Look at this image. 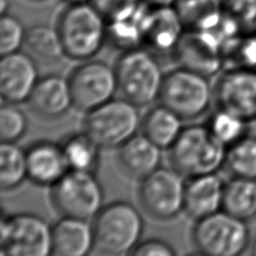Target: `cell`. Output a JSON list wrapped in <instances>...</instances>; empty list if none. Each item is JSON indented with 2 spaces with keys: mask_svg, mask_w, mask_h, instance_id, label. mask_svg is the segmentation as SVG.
Here are the masks:
<instances>
[{
  "mask_svg": "<svg viewBox=\"0 0 256 256\" xmlns=\"http://www.w3.org/2000/svg\"><path fill=\"white\" fill-rule=\"evenodd\" d=\"M66 58L91 60L102 51L107 38V20L92 4H68L56 22Z\"/></svg>",
  "mask_w": 256,
  "mask_h": 256,
  "instance_id": "obj_1",
  "label": "cell"
},
{
  "mask_svg": "<svg viewBox=\"0 0 256 256\" xmlns=\"http://www.w3.org/2000/svg\"><path fill=\"white\" fill-rule=\"evenodd\" d=\"M118 92L136 106H148L160 98L166 74L158 56L145 48L124 51L115 64Z\"/></svg>",
  "mask_w": 256,
  "mask_h": 256,
  "instance_id": "obj_2",
  "label": "cell"
},
{
  "mask_svg": "<svg viewBox=\"0 0 256 256\" xmlns=\"http://www.w3.org/2000/svg\"><path fill=\"white\" fill-rule=\"evenodd\" d=\"M228 146L209 130L207 125L184 126L170 150L171 166L184 176L218 172L225 166Z\"/></svg>",
  "mask_w": 256,
  "mask_h": 256,
  "instance_id": "obj_3",
  "label": "cell"
},
{
  "mask_svg": "<svg viewBox=\"0 0 256 256\" xmlns=\"http://www.w3.org/2000/svg\"><path fill=\"white\" fill-rule=\"evenodd\" d=\"M96 250L106 255L130 254L140 242L145 222L140 210L127 201L104 206L92 222Z\"/></svg>",
  "mask_w": 256,
  "mask_h": 256,
  "instance_id": "obj_4",
  "label": "cell"
},
{
  "mask_svg": "<svg viewBox=\"0 0 256 256\" xmlns=\"http://www.w3.org/2000/svg\"><path fill=\"white\" fill-rule=\"evenodd\" d=\"M138 108L125 98H114L86 112L84 130L102 150H118L140 128Z\"/></svg>",
  "mask_w": 256,
  "mask_h": 256,
  "instance_id": "obj_5",
  "label": "cell"
},
{
  "mask_svg": "<svg viewBox=\"0 0 256 256\" xmlns=\"http://www.w3.org/2000/svg\"><path fill=\"white\" fill-rule=\"evenodd\" d=\"M191 237L196 252L208 256H238L250 244L248 222L225 210L196 220Z\"/></svg>",
  "mask_w": 256,
  "mask_h": 256,
  "instance_id": "obj_6",
  "label": "cell"
},
{
  "mask_svg": "<svg viewBox=\"0 0 256 256\" xmlns=\"http://www.w3.org/2000/svg\"><path fill=\"white\" fill-rule=\"evenodd\" d=\"M210 78L178 66L164 78L158 102L176 112L184 120H194L208 112L214 102Z\"/></svg>",
  "mask_w": 256,
  "mask_h": 256,
  "instance_id": "obj_7",
  "label": "cell"
},
{
  "mask_svg": "<svg viewBox=\"0 0 256 256\" xmlns=\"http://www.w3.org/2000/svg\"><path fill=\"white\" fill-rule=\"evenodd\" d=\"M2 256H48L53 254L52 226L38 214L20 212L2 216L0 222Z\"/></svg>",
  "mask_w": 256,
  "mask_h": 256,
  "instance_id": "obj_8",
  "label": "cell"
},
{
  "mask_svg": "<svg viewBox=\"0 0 256 256\" xmlns=\"http://www.w3.org/2000/svg\"><path fill=\"white\" fill-rule=\"evenodd\" d=\"M186 179L174 168L160 166L137 189L142 209L156 220H171L184 212Z\"/></svg>",
  "mask_w": 256,
  "mask_h": 256,
  "instance_id": "obj_9",
  "label": "cell"
},
{
  "mask_svg": "<svg viewBox=\"0 0 256 256\" xmlns=\"http://www.w3.org/2000/svg\"><path fill=\"white\" fill-rule=\"evenodd\" d=\"M104 199L102 186L92 172L70 170L51 186L52 204L61 216L94 220Z\"/></svg>",
  "mask_w": 256,
  "mask_h": 256,
  "instance_id": "obj_10",
  "label": "cell"
},
{
  "mask_svg": "<svg viewBox=\"0 0 256 256\" xmlns=\"http://www.w3.org/2000/svg\"><path fill=\"white\" fill-rule=\"evenodd\" d=\"M68 82L74 108L84 112L108 102L118 92L115 66L104 61H82L71 71Z\"/></svg>",
  "mask_w": 256,
  "mask_h": 256,
  "instance_id": "obj_11",
  "label": "cell"
},
{
  "mask_svg": "<svg viewBox=\"0 0 256 256\" xmlns=\"http://www.w3.org/2000/svg\"><path fill=\"white\" fill-rule=\"evenodd\" d=\"M214 102L224 109L243 118L256 120V72L244 68H225L214 86Z\"/></svg>",
  "mask_w": 256,
  "mask_h": 256,
  "instance_id": "obj_12",
  "label": "cell"
},
{
  "mask_svg": "<svg viewBox=\"0 0 256 256\" xmlns=\"http://www.w3.org/2000/svg\"><path fill=\"white\" fill-rule=\"evenodd\" d=\"M186 32L184 22L173 4H148L144 20L143 48L158 58H172Z\"/></svg>",
  "mask_w": 256,
  "mask_h": 256,
  "instance_id": "obj_13",
  "label": "cell"
},
{
  "mask_svg": "<svg viewBox=\"0 0 256 256\" xmlns=\"http://www.w3.org/2000/svg\"><path fill=\"white\" fill-rule=\"evenodd\" d=\"M178 66L212 78L225 68L220 43L207 32L186 30L172 56Z\"/></svg>",
  "mask_w": 256,
  "mask_h": 256,
  "instance_id": "obj_14",
  "label": "cell"
},
{
  "mask_svg": "<svg viewBox=\"0 0 256 256\" xmlns=\"http://www.w3.org/2000/svg\"><path fill=\"white\" fill-rule=\"evenodd\" d=\"M40 80L36 60L28 53L16 52L2 56L0 94L2 102H27Z\"/></svg>",
  "mask_w": 256,
  "mask_h": 256,
  "instance_id": "obj_15",
  "label": "cell"
},
{
  "mask_svg": "<svg viewBox=\"0 0 256 256\" xmlns=\"http://www.w3.org/2000/svg\"><path fill=\"white\" fill-rule=\"evenodd\" d=\"M226 181L214 173L188 176L186 180L184 212L198 220L222 210Z\"/></svg>",
  "mask_w": 256,
  "mask_h": 256,
  "instance_id": "obj_16",
  "label": "cell"
},
{
  "mask_svg": "<svg viewBox=\"0 0 256 256\" xmlns=\"http://www.w3.org/2000/svg\"><path fill=\"white\" fill-rule=\"evenodd\" d=\"M28 180L40 186H53L70 171L61 144L38 140L26 150Z\"/></svg>",
  "mask_w": 256,
  "mask_h": 256,
  "instance_id": "obj_17",
  "label": "cell"
},
{
  "mask_svg": "<svg viewBox=\"0 0 256 256\" xmlns=\"http://www.w3.org/2000/svg\"><path fill=\"white\" fill-rule=\"evenodd\" d=\"M27 104L34 114L44 120H53L66 115L74 107L68 78L58 74L40 78Z\"/></svg>",
  "mask_w": 256,
  "mask_h": 256,
  "instance_id": "obj_18",
  "label": "cell"
},
{
  "mask_svg": "<svg viewBox=\"0 0 256 256\" xmlns=\"http://www.w3.org/2000/svg\"><path fill=\"white\" fill-rule=\"evenodd\" d=\"M117 161L127 176L142 180L161 166L162 148L143 132L136 134L118 148Z\"/></svg>",
  "mask_w": 256,
  "mask_h": 256,
  "instance_id": "obj_19",
  "label": "cell"
},
{
  "mask_svg": "<svg viewBox=\"0 0 256 256\" xmlns=\"http://www.w3.org/2000/svg\"><path fill=\"white\" fill-rule=\"evenodd\" d=\"M53 255L86 256L96 250L92 222L88 219L62 216L52 226Z\"/></svg>",
  "mask_w": 256,
  "mask_h": 256,
  "instance_id": "obj_20",
  "label": "cell"
},
{
  "mask_svg": "<svg viewBox=\"0 0 256 256\" xmlns=\"http://www.w3.org/2000/svg\"><path fill=\"white\" fill-rule=\"evenodd\" d=\"M184 118L160 102L142 117V132L162 150H168L184 130Z\"/></svg>",
  "mask_w": 256,
  "mask_h": 256,
  "instance_id": "obj_21",
  "label": "cell"
},
{
  "mask_svg": "<svg viewBox=\"0 0 256 256\" xmlns=\"http://www.w3.org/2000/svg\"><path fill=\"white\" fill-rule=\"evenodd\" d=\"M148 4L142 2L135 10L107 20V38L114 46L128 50L144 46V20Z\"/></svg>",
  "mask_w": 256,
  "mask_h": 256,
  "instance_id": "obj_22",
  "label": "cell"
},
{
  "mask_svg": "<svg viewBox=\"0 0 256 256\" xmlns=\"http://www.w3.org/2000/svg\"><path fill=\"white\" fill-rule=\"evenodd\" d=\"M61 145L70 170L97 172L102 148L84 130L66 136Z\"/></svg>",
  "mask_w": 256,
  "mask_h": 256,
  "instance_id": "obj_23",
  "label": "cell"
},
{
  "mask_svg": "<svg viewBox=\"0 0 256 256\" xmlns=\"http://www.w3.org/2000/svg\"><path fill=\"white\" fill-rule=\"evenodd\" d=\"M222 210L243 220L256 216V180L232 176L226 181Z\"/></svg>",
  "mask_w": 256,
  "mask_h": 256,
  "instance_id": "obj_24",
  "label": "cell"
},
{
  "mask_svg": "<svg viewBox=\"0 0 256 256\" xmlns=\"http://www.w3.org/2000/svg\"><path fill=\"white\" fill-rule=\"evenodd\" d=\"M186 30H204L212 27L222 16V0H176Z\"/></svg>",
  "mask_w": 256,
  "mask_h": 256,
  "instance_id": "obj_25",
  "label": "cell"
},
{
  "mask_svg": "<svg viewBox=\"0 0 256 256\" xmlns=\"http://www.w3.org/2000/svg\"><path fill=\"white\" fill-rule=\"evenodd\" d=\"M25 45L35 60L53 63L66 56L56 27L44 24L33 25L27 30Z\"/></svg>",
  "mask_w": 256,
  "mask_h": 256,
  "instance_id": "obj_26",
  "label": "cell"
},
{
  "mask_svg": "<svg viewBox=\"0 0 256 256\" xmlns=\"http://www.w3.org/2000/svg\"><path fill=\"white\" fill-rule=\"evenodd\" d=\"M28 179L26 150L16 143L2 142L0 146V186L2 191L17 189Z\"/></svg>",
  "mask_w": 256,
  "mask_h": 256,
  "instance_id": "obj_27",
  "label": "cell"
},
{
  "mask_svg": "<svg viewBox=\"0 0 256 256\" xmlns=\"http://www.w3.org/2000/svg\"><path fill=\"white\" fill-rule=\"evenodd\" d=\"M225 168L232 176L256 180V136L246 134L228 146Z\"/></svg>",
  "mask_w": 256,
  "mask_h": 256,
  "instance_id": "obj_28",
  "label": "cell"
},
{
  "mask_svg": "<svg viewBox=\"0 0 256 256\" xmlns=\"http://www.w3.org/2000/svg\"><path fill=\"white\" fill-rule=\"evenodd\" d=\"M248 124L243 118L217 108L209 117L207 126L217 140L230 146L248 134Z\"/></svg>",
  "mask_w": 256,
  "mask_h": 256,
  "instance_id": "obj_29",
  "label": "cell"
},
{
  "mask_svg": "<svg viewBox=\"0 0 256 256\" xmlns=\"http://www.w3.org/2000/svg\"><path fill=\"white\" fill-rule=\"evenodd\" d=\"M28 120L17 104L4 102L0 109V138L2 142L16 143L26 134Z\"/></svg>",
  "mask_w": 256,
  "mask_h": 256,
  "instance_id": "obj_30",
  "label": "cell"
},
{
  "mask_svg": "<svg viewBox=\"0 0 256 256\" xmlns=\"http://www.w3.org/2000/svg\"><path fill=\"white\" fill-rule=\"evenodd\" d=\"M222 10L242 35L256 34V0H222Z\"/></svg>",
  "mask_w": 256,
  "mask_h": 256,
  "instance_id": "obj_31",
  "label": "cell"
},
{
  "mask_svg": "<svg viewBox=\"0 0 256 256\" xmlns=\"http://www.w3.org/2000/svg\"><path fill=\"white\" fill-rule=\"evenodd\" d=\"M27 30L22 22L10 14H4L0 18V53L2 56L20 52L25 45Z\"/></svg>",
  "mask_w": 256,
  "mask_h": 256,
  "instance_id": "obj_32",
  "label": "cell"
},
{
  "mask_svg": "<svg viewBox=\"0 0 256 256\" xmlns=\"http://www.w3.org/2000/svg\"><path fill=\"white\" fill-rule=\"evenodd\" d=\"M244 68L256 72V34L242 36L225 60V68Z\"/></svg>",
  "mask_w": 256,
  "mask_h": 256,
  "instance_id": "obj_33",
  "label": "cell"
},
{
  "mask_svg": "<svg viewBox=\"0 0 256 256\" xmlns=\"http://www.w3.org/2000/svg\"><path fill=\"white\" fill-rule=\"evenodd\" d=\"M143 0H90L107 20L122 17L140 6Z\"/></svg>",
  "mask_w": 256,
  "mask_h": 256,
  "instance_id": "obj_34",
  "label": "cell"
},
{
  "mask_svg": "<svg viewBox=\"0 0 256 256\" xmlns=\"http://www.w3.org/2000/svg\"><path fill=\"white\" fill-rule=\"evenodd\" d=\"M176 252L168 242L160 238L140 240L130 255L136 256H174Z\"/></svg>",
  "mask_w": 256,
  "mask_h": 256,
  "instance_id": "obj_35",
  "label": "cell"
},
{
  "mask_svg": "<svg viewBox=\"0 0 256 256\" xmlns=\"http://www.w3.org/2000/svg\"><path fill=\"white\" fill-rule=\"evenodd\" d=\"M9 8V0H0V12H2V15L4 14H7V9Z\"/></svg>",
  "mask_w": 256,
  "mask_h": 256,
  "instance_id": "obj_36",
  "label": "cell"
},
{
  "mask_svg": "<svg viewBox=\"0 0 256 256\" xmlns=\"http://www.w3.org/2000/svg\"><path fill=\"white\" fill-rule=\"evenodd\" d=\"M62 2H66L68 4H81V2H89L90 0H62Z\"/></svg>",
  "mask_w": 256,
  "mask_h": 256,
  "instance_id": "obj_37",
  "label": "cell"
},
{
  "mask_svg": "<svg viewBox=\"0 0 256 256\" xmlns=\"http://www.w3.org/2000/svg\"><path fill=\"white\" fill-rule=\"evenodd\" d=\"M250 253H252L253 255H255V256H256V240L253 242L252 248H250Z\"/></svg>",
  "mask_w": 256,
  "mask_h": 256,
  "instance_id": "obj_38",
  "label": "cell"
}]
</instances>
